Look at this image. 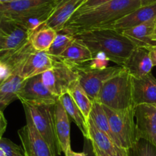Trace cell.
Returning a JSON list of instances; mask_svg holds the SVG:
<instances>
[{
	"label": "cell",
	"instance_id": "30",
	"mask_svg": "<svg viewBox=\"0 0 156 156\" xmlns=\"http://www.w3.org/2000/svg\"><path fill=\"white\" fill-rule=\"evenodd\" d=\"M109 58L103 53H97L93 55L90 61L87 62V65L92 69H103L107 67Z\"/></svg>",
	"mask_w": 156,
	"mask_h": 156
},
{
	"label": "cell",
	"instance_id": "2",
	"mask_svg": "<svg viewBox=\"0 0 156 156\" xmlns=\"http://www.w3.org/2000/svg\"><path fill=\"white\" fill-rule=\"evenodd\" d=\"M73 37L85 44L93 55L104 54L109 61L120 67L136 47L122 32L111 28L82 31L74 34Z\"/></svg>",
	"mask_w": 156,
	"mask_h": 156
},
{
	"label": "cell",
	"instance_id": "28",
	"mask_svg": "<svg viewBox=\"0 0 156 156\" xmlns=\"http://www.w3.org/2000/svg\"><path fill=\"white\" fill-rule=\"evenodd\" d=\"M126 151L127 156H156V145L148 140L139 139Z\"/></svg>",
	"mask_w": 156,
	"mask_h": 156
},
{
	"label": "cell",
	"instance_id": "3",
	"mask_svg": "<svg viewBox=\"0 0 156 156\" xmlns=\"http://www.w3.org/2000/svg\"><path fill=\"white\" fill-rule=\"evenodd\" d=\"M55 9L54 0H16L0 3V16L31 34L45 23Z\"/></svg>",
	"mask_w": 156,
	"mask_h": 156
},
{
	"label": "cell",
	"instance_id": "16",
	"mask_svg": "<svg viewBox=\"0 0 156 156\" xmlns=\"http://www.w3.org/2000/svg\"><path fill=\"white\" fill-rule=\"evenodd\" d=\"M156 31V19L133 28L122 31V33L136 47L151 48L156 45L154 35Z\"/></svg>",
	"mask_w": 156,
	"mask_h": 156
},
{
	"label": "cell",
	"instance_id": "42",
	"mask_svg": "<svg viewBox=\"0 0 156 156\" xmlns=\"http://www.w3.org/2000/svg\"><path fill=\"white\" fill-rule=\"evenodd\" d=\"M12 1H16V0H0V3H2V2H12Z\"/></svg>",
	"mask_w": 156,
	"mask_h": 156
},
{
	"label": "cell",
	"instance_id": "32",
	"mask_svg": "<svg viewBox=\"0 0 156 156\" xmlns=\"http://www.w3.org/2000/svg\"><path fill=\"white\" fill-rule=\"evenodd\" d=\"M16 26L14 22L0 16V36H7Z\"/></svg>",
	"mask_w": 156,
	"mask_h": 156
},
{
	"label": "cell",
	"instance_id": "8",
	"mask_svg": "<svg viewBox=\"0 0 156 156\" xmlns=\"http://www.w3.org/2000/svg\"><path fill=\"white\" fill-rule=\"evenodd\" d=\"M78 74V81L88 97L95 101L102 87L110 78L118 74L122 67H107L103 69H92L87 64L71 65Z\"/></svg>",
	"mask_w": 156,
	"mask_h": 156
},
{
	"label": "cell",
	"instance_id": "41",
	"mask_svg": "<svg viewBox=\"0 0 156 156\" xmlns=\"http://www.w3.org/2000/svg\"><path fill=\"white\" fill-rule=\"evenodd\" d=\"M5 39V36H0V50L2 49V46H3Z\"/></svg>",
	"mask_w": 156,
	"mask_h": 156
},
{
	"label": "cell",
	"instance_id": "23",
	"mask_svg": "<svg viewBox=\"0 0 156 156\" xmlns=\"http://www.w3.org/2000/svg\"><path fill=\"white\" fill-rule=\"evenodd\" d=\"M30 37L31 34L26 28L17 25L9 34L5 36L0 53H10L18 50L29 41Z\"/></svg>",
	"mask_w": 156,
	"mask_h": 156
},
{
	"label": "cell",
	"instance_id": "27",
	"mask_svg": "<svg viewBox=\"0 0 156 156\" xmlns=\"http://www.w3.org/2000/svg\"><path fill=\"white\" fill-rule=\"evenodd\" d=\"M73 40V36L64 31V30L58 31L53 43L46 52L51 58H59L70 45Z\"/></svg>",
	"mask_w": 156,
	"mask_h": 156
},
{
	"label": "cell",
	"instance_id": "7",
	"mask_svg": "<svg viewBox=\"0 0 156 156\" xmlns=\"http://www.w3.org/2000/svg\"><path fill=\"white\" fill-rule=\"evenodd\" d=\"M52 58V67L41 73V76L44 84L59 98L68 92L72 85L77 81L78 74L71 65L59 58Z\"/></svg>",
	"mask_w": 156,
	"mask_h": 156
},
{
	"label": "cell",
	"instance_id": "13",
	"mask_svg": "<svg viewBox=\"0 0 156 156\" xmlns=\"http://www.w3.org/2000/svg\"><path fill=\"white\" fill-rule=\"evenodd\" d=\"M133 77H142L151 73L153 63L150 49L145 47H136L122 66Z\"/></svg>",
	"mask_w": 156,
	"mask_h": 156
},
{
	"label": "cell",
	"instance_id": "44",
	"mask_svg": "<svg viewBox=\"0 0 156 156\" xmlns=\"http://www.w3.org/2000/svg\"><path fill=\"white\" fill-rule=\"evenodd\" d=\"M154 41H156V31H155V34H154Z\"/></svg>",
	"mask_w": 156,
	"mask_h": 156
},
{
	"label": "cell",
	"instance_id": "12",
	"mask_svg": "<svg viewBox=\"0 0 156 156\" xmlns=\"http://www.w3.org/2000/svg\"><path fill=\"white\" fill-rule=\"evenodd\" d=\"M53 62V58L46 51L34 50L24 59L16 74L19 75L24 80H27L32 76L41 74L51 68Z\"/></svg>",
	"mask_w": 156,
	"mask_h": 156
},
{
	"label": "cell",
	"instance_id": "9",
	"mask_svg": "<svg viewBox=\"0 0 156 156\" xmlns=\"http://www.w3.org/2000/svg\"><path fill=\"white\" fill-rule=\"evenodd\" d=\"M26 125L18 130L25 156H54L50 147L34 127L31 117L25 112Z\"/></svg>",
	"mask_w": 156,
	"mask_h": 156
},
{
	"label": "cell",
	"instance_id": "39",
	"mask_svg": "<svg viewBox=\"0 0 156 156\" xmlns=\"http://www.w3.org/2000/svg\"><path fill=\"white\" fill-rule=\"evenodd\" d=\"M154 2H156V0H141L142 5H150V4L154 3Z\"/></svg>",
	"mask_w": 156,
	"mask_h": 156
},
{
	"label": "cell",
	"instance_id": "37",
	"mask_svg": "<svg viewBox=\"0 0 156 156\" xmlns=\"http://www.w3.org/2000/svg\"><path fill=\"white\" fill-rule=\"evenodd\" d=\"M66 156H86V154H85L84 151H82V152H76V151L70 150Z\"/></svg>",
	"mask_w": 156,
	"mask_h": 156
},
{
	"label": "cell",
	"instance_id": "1",
	"mask_svg": "<svg viewBox=\"0 0 156 156\" xmlns=\"http://www.w3.org/2000/svg\"><path fill=\"white\" fill-rule=\"evenodd\" d=\"M142 5L141 0H112L96 8L72 16L64 30L71 35L82 31L111 28L116 21Z\"/></svg>",
	"mask_w": 156,
	"mask_h": 156
},
{
	"label": "cell",
	"instance_id": "46",
	"mask_svg": "<svg viewBox=\"0 0 156 156\" xmlns=\"http://www.w3.org/2000/svg\"><path fill=\"white\" fill-rule=\"evenodd\" d=\"M154 106H156V105H154Z\"/></svg>",
	"mask_w": 156,
	"mask_h": 156
},
{
	"label": "cell",
	"instance_id": "36",
	"mask_svg": "<svg viewBox=\"0 0 156 156\" xmlns=\"http://www.w3.org/2000/svg\"><path fill=\"white\" fill-rule=\"evenodd\" d=\"M150 55H151L153 65L154 67V66H156V45L150 48Z\"/></svg>",
	"mask_w": 156,
	"mask_h": 156
},
{
	"label": "cell",
	"instance_id": "33",
	"mask_svg": "<svg viewBox=\"0 0 156 156\" xmlns=\"http://www.w3.org/2000/svg\"><path fill=\"white\" fill-rule=\"evenodd\" d=\"M83 151L86 154V156H96L93 144L90 139L84 138V143H83Z\"/></svg>",
	"mask_w": 156,
	"mask_h": 156
},
{
	"label": "cell",
	"instance_id": "40",
	"mask_svg": "<svg viewBox=\"0 0 156 156\" xmlns=\"http://www.w3.org/2000/svg\"><path fill=\"white\" fill-rule=\"evenodd\" d=\"M54 1H55V8H56L57 6H58V5H61V4L64 3V2H67V1H69V0H54Z\"/></svg>",
	"mask_w": 156,
	"mask_h": 156
},
{
	"label": "cell",
	"instance_id": "22",
	"mask_svg": "<svg viewBox=\"0 0 156 156\" xmlns=\"http://www.w3.org/2000/svg\"><path fill=\"white\" fill-rule=\"evenodd\" d=\"M59 101L62 104L63 107L65 109L69 116L72 118L73 122H75L79 129L83 134V137L89 139V132H88V122L85 119L83 113L80 109L78 108L77 105L73 100L72 97L68 92L63 94L59 97Z\"/></svg>",
	"mask_w": 156,
	"mask_h": 156
},
{
	"label": "cell",
	"instance_id": "19",
	"mask_svg": "<svg viewBox=\"0 0 156 156\" xmlns=\"http://www.w3.org/2000/svg\"><path fill=\"white\" fill-rule=\"evenodd\" d=\"M85 1L86 0H69L58 5L41 27H48L57 32L61 31L67 21Z\"/></svg>",
	"mask_w": 156,
	"mask_h": 156
},
{
	"label": "cell",
	"instance_id": "11",
	"mask_svg": "<svg viewBox=\"0 0 156 156\" xmlns=\"http://www.w3.org/2000/svg\"><path fill=\"white\" fill-rule=\"evenodd\" d=\"M135 122L139 139H144L156 145V106L139 104L134 107Z\"/></svg>",
	"mask_w": 156,
	"mask_h": 156
},
{
	"label": "cell",
	"instance_id": "6",
	"mask_svg": "<svg viewBox=\"0 0 156 156\" xmlns=\"http://www.w3.org/2000/svg\"><path fill=\"white\" fill-rule=\"evenodd\" d=\"M134 107L126 110H113L103 106L116 143L126 150L138 140Z\"/></svg>",
	"mask_w": 156,
	"mask_h": 156
},
{
	"label": "cell",
	"instance_id": "45",
	"mask_svg": "<svg viewBox=\"0 0 156 156\" xmlns=\"http://www.w3.org/2000/svg\"><path fill=\"white\" fill-rule=\"evenodd\" d=\"M2 81H3V80H2ZM2 81H0V84H1V83H2Z\"/></svg>",
	"mask_w": 156,
	"mask_h": 156
},
{
	"label": "cell",
	"instance_id": "4",
	"mask_svg": "<svg viewBox=\"0 0 156 156\" xmlns=\"http://www.w3.org/2000/svg\"><path fill=\"white\" fill-rule=\"evenodd\" d=\"M95 101L113 110H126L135 106L132 76L125 68L103 84Z\"/></svg>",
	"mask_w": 156,
	"mask_h": 156
},
{
	"label": "cell",
	"instance_id": "17",
	"mask_svg": "<svg viewBox=\"0 0 156 156\" xmlns=\"http://www.w3.org/2000/svg\"><path fill=\"white\" fill-rule=\"evenodd\" d=\"M55 131L57 139L59 143L61 151L64 153L65 156L70 148V125L69 115L59 101V99L55 103Z\"/></svg>",
	"mask_w": 156,
	"mask_h": 156
},
{
	"label": "cell",
	"instance_id": "35",
	"mask_svg": "<svg viewBox=\"0 0 156 156\" xmlns=\"http://www.w3.org/2000/svg\"><path fill=\"white\" fill-rule=\"evenodd\" d=\"M7 127V121L3 115V112L0 110V139H2V136L5 133Z\"/></svg>",
	"mask_w": 156,
	"mask_h": 156
},
{
	"label": "cell",
	"instance_id": "43",
	"mask_svg": "<svg viewBox=\"0 0 156 156\" xmlns=\"http://www.w3.org/2000/svg\"><path fill=\"white\" fill-rule=\"evenodd\" d=\"M0 156H5V153H4V151L1 148H0Z\"/></svg>",
	"mask_w": 156,
	"mask_h": 156
},
{
	"label": "cell",
	"instance_id": "20",
	"mask_svg": "<svg viewBox=\"0 0 156 156\" xmlns=\"http://www.w3.org/2000/svg\"><path fill=\"white\" fill-rule=\"evenodd\" d=\"M25 80L16 73H11L0 84V110L3 112L13 101L19 100V93Z\"/></svg>",
	"mask_w": 156,
	"mask_h": 156
},
{
	"label": "cell",
	"instance_id": "31",
	"mask_svg": "<svg viewBox=\"0 0 156 156\" xmlns=\"http://www.w3.org/2000/svg\"><path fill=\"white\" fill-rule=\"evenodd\" d=\"M110 1H112V0H86L79 7V9L75 12V13L72 16H76V15L80 14V13H83L84 12L88 11V10L96 8V7L99 6V5H103V4L106 3V2H110Z\"/></svg>",
	"mask_w": 156,
	"mask_h": 156
},
{
	"label": "cell",
	"instance_id": "38",
	"mask_svg": "<svg viewBox=\"0 0 156 156\" xmlns=\"http://www.w3.org/2000/svg\"><path fill=\"white\" fill-rule=\"evenodd\" d=\"M93 147H94V151H95L96 156H109V155H108V154H106V153L103 152V151H100V149H98V148H97L96 146H94V145H93Z\"/></svg>",
	"mask_w": 156,
	"mask_h": 156
},
{
	"label": "cell",
	"instance_id": "15",
	"mask_svg": "<svg viewBox=\"0 0 156 156\" xmlns=\"http://www.w3.org/2000/svg\"><path fill=\"white\" fill-rule=\"evenodd\" d=\"M154 19H156V2L150 5H141L139 8L116 21L112 25V28L122 32V31Z\"/></svg>",
	"mask_w": 156,
	"mask_h": 156
},
{
	"label": "cell",
	"instance_id": "18",
	"mask_svg": "<svg viewBox=\"0 0 156 156\" xmlns=\"http://www.w3.org/2000/svg\"><path fill=\"white\" fill-rule=\"evenodd\" d=\"M89 139L93 145L109 156H127L126 150L117 145L109 136L97 128L90 119L88 121Z\"/></svg>",
	"mask_w": 156,
	"mask_h": 156
},
{
	"label": "cell",
	"instance_id": "10",
	"mask_svg": "<svg viewBox=\"0 0 156 156\" xmlns=\"http://www.w3.org/2000/svg\"><path fill=\"white\" fill-rule=\"evenodd\" d=\"M58 99L59 98L44 84L41 74L25 80L19 93V100L21 103L55 104Z\"/></svg>",
	"mask_w": 156,
	"mask_h": 156
},
{
	"label": "cell",
	"instance_id": "29",
	"mask_svg": "<svg viewBox=\"0 0 156 156\" xmlns=\"http://www.w3.org/2000/svg\"><path fill=\"white\" fill-rule=\"evenodd\" d=\"M0 148L4 151L5 156H25L23 148L5 138L0 139Z\"/></svg>",
	"mask_w": 156,
	"mask_h": 156
},
{
	"label": "cell",
	"instance_id": "34",
	"mask_svg": "<svg viewBox=\"0 0 156 156\" xmlns=\"http://www.w3.org/2000/svg\"><path fill=\"white\" fill-rule=\"evenodd\" d=\"M11 74L9 69L6 65L0 61V81H2Z\"/></svg>",
	"mask_w": 156,
	"mask_h": 156
},
{
	"label": "cell",
	"instance_id": "24",
	"mask_svg": "<svg viewBox=\"0 0 156 156\" xmlns=\"http://www.w3.org/2000/svg\"><path fill=\"white\" fill-rule=\"evenodd\" d=\"M57 31L48 27H41L31 34L30 41L34 50L47 51L53 43Z\"/></svg>",
	"mask_w": 156,
	"mask_h": 156
},
{
	"label": "cell",
	"instance_id": "21",
	"mask_svg": "<svg viewBox=\"0 0 156 156\" xmlns=\"http://www.w3.org/2000/svg\"><path fill=\"white\" fill-rule=\"evenodd\" d=\"M57 58H59L70 65H76L90 61L93 58V55L85 44L74 38L65 51Z\"/></svg>",
	"mask_w": 156,
	"mask_h": 156
},
{
	"label": "cell",
	"instance_id": "5",
	"mask_svg": "<svg viewBox=\"0 0 156 156\" xmlns=\"http://www.w3.org/2000/svg\"><path fill=\"white\" fill-rule=\"evenodd\" d=\"M24 110L31 117L34 127L50 147L54 156H61L55 131V104H31L22 103Z\"/></svg>",
	"mask_w": 156,
	"mask_h": 156
},
{
	"label": "cell",
	"instance_id": "14",
	"mask_svg": "<svg viewBox=\"0 0 156 156\" xmlns=\"http://www.w3.org/2000/svg\"><path fill=\"white\" fill-rule=\"evenodd\" d=\"M132 84L135 106L156 105V79L151 73L139 78L132 76Z\"/></svg>",
	"mask_w": 156,
	"mask_h": 156
},
{
	"label": "cell",
	"instance_id": "25",
	"mask_svg": "<svg viewBox=\"0 0 156 156\" xmlns=\"http://www.w3.org/2000/svg\"><path fill=\"white\" fill-rule=\"evenodd\" d=\"M68 93L70 94L73 100L77 105L78 108L83 113L85 119L88 122L90 119V114L93 106V100L88 97L78 80L72 85Z\"/></svg>",
	"mask_w": 156,
	"mask_h": 156
},
{
	"label": "cell",
	"instance_id": "26",
	"mask_svg": "<svg viewBox=\"0 0 156 156\" xmlns=\"http://www.w3.org/2000/svg\"><path fill=\"white\" fill-rule=\"evenodd\" d=\"M90 119L92 120V122H94V124L98 129L106 133L116 143L115 137L111 131L107 115H106V111L101 103L97 101H93V106L90 111Z\"/></svg>",
	"mask_w": 156,
	"mask_h": 156
}]
</instances>
